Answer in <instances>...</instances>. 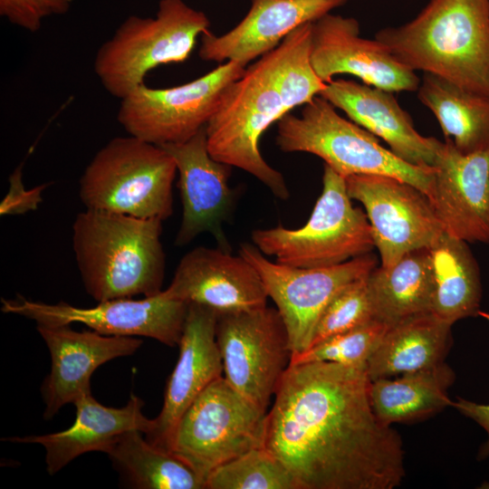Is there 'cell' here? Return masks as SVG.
Instances as JSON below:
<instances>
[{"instance_id": "obj_3", "label": "cell", "mask_w": 489, "mask_h": 489, "mask_svg": "<svg viewBox=\"0 0 489 489\" xmlns=\"http://www.w3.org/2000/svg\"><path fill=\"white\" fill-rule=\"evenodd\" d=\"M375 39L412 70L489 97V0H429L410 22Z\"/></svg>"}, {"instance_id": "obj_11", "label": "cell", "mask_w": 489, "mask_h": 489, "mask_svg": "<svg viewBox=\"0 0 489 489\" xmlns=\"http://www.w3.org/2000/svg\"><path fill=\"white\" fill-rule=\"evenodd\" d=\"M216 337L224 378L267 412L292 357L288 333L278 310L266 305L220 312Z\"/></svg>"}, {"instance_id": "obj_17", "label": "cell", "mask_w": 489, "mask_h": 489, "mask_svg": "<svg viewBox=\"0 0 489 489\" xmlns=\"http://www.w3.org/2000/svg\"><path fill=\"white\" fill-rule=\"evenodd\" d=\"M433 168L430 201L445 233L489 244V150L464 154L445 139Z\"/></svg>"}, {"instance_id": "obj_27", "label": "cell", "mask_w": 489, "mask_h": 489, "mask_svg": "<svg viewBox=\"0 0 489 489\" xmlns=\"http://www.w3.org/2000/svg\"><path fill=\"white\" fill-rule=\"evenodd\" d=\"M418 100L436 116L445 139L464 154L489 150V97L424 72Z\"/></svg>"}, {"instance_id": "obj_35", "label": "cell", "mask_w": 489, "mask_h": 489, "mask_svg": "<svg viewBox=\"0 0 489 489\" xmlns=\"http://www.w3.org/2000/svg\"><path fill=\"white\" fill-rule=\"evenodd\" d=\"M452 407L465 417L471 418L481 426L488 435L487 441L480 447L478 458L489 456V404H480L465 398H457Z\"/></svg>"}, {"instance_id": "obj_31", "label": "cell", "mask_w": 489, "mask_h": 489, "mask_svg": "<svg viewBox=\"0 0 489 489\" xmlns=\"http://www.w3.org/2000/svg\"><path fill=\"white\" fill-rule=\"evenodd\" d=\"M388 328V325L381 321H371L331 336L301 353L292 355L290 365L318 361L367 365Z\"/></svg>"}, {"instance_id": "obj_1", "label": "cell", "mask_w": 489, "mask_h": 489, "mask_svg": "<svg viewBox=\"0 0 489 489\" xmlns=\"http://www.w3.org/2000/svg\"><path fill=\"white\" fill-rule=\"evenodd\" d=\"M367 365H289L267 412L264 447L298 489H393L406 475L398 433L375 415Z\"/></svg>"}, {"instance_id": "obj_6", "label": "cell", "mask_w": 489, "mask_h": 489, "mask_svg": "<svg viewBox=\"0 0 489 489\" xmlns=\"http://www.w3.org/2000/svg\"><path fill=\"white\" fill-rule=\"evenodd\" d=\"M209 26L206 14L183 0H160L155 16L129 15L101 45L95 74L110 95L122 100L151 70L185 62Z\"/></svg>"}, {"instance_id": "obj_28", "label": "cell", "mask_w": 489, "mask_h": 489, "mask_svg": "<svg viewBox=\"0 0 489 489\" xmlns=\"http://www.w3.org/2000/svg\"><path fill=\"white\" fill-rule=\"evenodd\" d=\"M429 249L434 295L432 312L454 324L480 313V269L467 242L444 235Z\"/></svg>"}, {"instance_id": "obj_13", "label": "cell", "mask_w": 489, "mask_h": 489, "mask_svg": "<svg viewBox=\"0 0 489 489\" xmlns=\"http://www.w3.org/2000/svg\"><path fill=\"white\" fill-rule=\"evenodd\" d=\"M1 311L33 320L37 325L82 323L110 336L148 337L174 347L178 345L189 303L159 293L134 300L117 298L90 308L60 302L51 304L17 296L2 299Z\"/></svg>"}, {"instance_id": "obj_24", "label": "cell", "mask_w": 489, "mask_h": 489, "mask_svg": "<svg viewBox=\"0 0 489 489\" xmlns=\"http://www.w3.org/2000/svg\"><path fill=\"white\" fill-rule=\"evenodd\" d=\"M452 325L433 312L417 314L391 325L367 362L370 381L444 362Z\"/></svg>"}, {"instance_id": "obj_12", "label": "cell", "mask_w": 489, "mask_h": 489, "mask_svg": "<svg viewBox=\"0 0 489 489\" xmlns=\"http://www.w3.org/2000/svg\"><path fill=\"white\" fill-rule=\"evenodd\" d=\"M239 254L256 269L268 298L274 302L288 333L292 355L311 346L321 314L339 292L377 267L376 258L369 253L339 264L314 268L272 262L247 243L240 245Z\"/></svg>"}, {"instance_id": "obj_26", "label": "cell", "mask_w": 489, "mask_h": 489, "mask_svg": "<svg viewBox=\"0 0 489 489\" xmlns=\"http://www.w3.org/2000/svg\"><path fill=\"white\" fill-rule=\"evenodd\" d=\"M455 379L444 362L396 379L370 381L369 399L377 417L386 425L420 420L452 406L447 390Z\"/></svg>"}, {"instance_id": "obj_34", "label": "cell", "mask_w": 489, "mask_h": 489, "mask_svg": "<svg viewBox=\"0 0 489 489\" xmlns=\"http://www.w3.org/2000/svg\"><path fill=\"white\" fill-rule=\"evenodd\" d=\"M23 164L17 167L9 177V190L0 205L1 216L23 215L35 210L43 201L42 193L46 185L26 189L22 179Z\"/></svg>"}, {"instance_id": "obj_14", "label": "cell", "mask_w": 489, "mask_h": 489, "mask_svg": "<svg viewBox=\"0 0 489 489\" xmlns=\"http://www.w3.org/2000/svg\"><path fill=\"white\" fill-rule=\"evenodd\" d=\"M345 181L350 197L365 208L380 266L390 267L408 252L429 248L444 235L431 201L410 183L380 175H353Z\"/></svg>"}, {"instance_id": "obj_2", "label": "cell", "mask_w": 489, "mask_h": 489, "mask_svg": "<svg viewBox=\"0 0 489 489\" xmlns=\"http://www.w3.org/2000/svg\"><path fill=\"white\" fill-rule=\"evenodd\" d=\"M312 32V23L299 26L246 68L226 88L206 125L214 159L251 174L283 200L290 196L286 182L263 158L259 143L273 123L310 102L327 85L311 63Z\"/></svg>"}, {"instance_id": "obj_5", "label": "cell", "mask_w": 489, "mask_h": 489, "mask_svg": "<svg viewBox=\"0 0 489 489\" xmlns=\"http://www.w3.org/2000/svg\"><path fill=\"white\" fill-rule=\"evenodd\" d=\"M276 145L284 152L318 156L335 172L380 175L410 183L429 200L434 189V168L415 166L379 143V138L351 120L318 95L304 104L300 116L285 114L277 121Z\"/></svg>"}, {"instance_id": "obj_25", "label": "cell", "mask_w": 489, "mask_h": 489, "mask_svg": "<svg viewBox=\"0 0 489 489\" xmlns=\"http://www.w3.org/2000/svg\"><path fill=\"white\" fill-rule=\"evenodd\" d=\"M374 319L389 327L406 318L432 312L434 279L428 248L404 254L392 266L375 267L367 276Z\"/></svg>"}, {"instance_id": "obj_4", "label": "cell", "mask_w": 489, "mask_h": 489, "mask_svg": "<svg viewBox=\"0 0 489 489\" xmlns=\"http://www.w3.org/2000/svg\"><path fill=\"white\" fill-rule=\"evenodd\" d=\"M162 220L85 209L72 224V249L85 291L96 302L162 291Z\"/></svg>"}, {"instance_id": "obj_7", "label": "cell", "mask_w": 489, "mask_h": 489, "mask_svg": "<svg viewBox=\"0 0 489 489\" xmlns=\"http://www.w3.org/2000/svg\"><path fill=\"white\" fill-rule=\"evenodd\" d=\"M177 172L174 158L163 148L131 135L117 137L85 168L80 198L87 209L164 221L173 213Z\"/></svg>"}, {"instance_id": "obj_16", "label": "cell", "mask_w": 489, "mask_h": 489, "mask_svg": "<svg viewBox=\"0 0 489 489\" xmlns=\"http://www.w3.org/2000/svg\"><path fill=\"white\" fill-rule=\"evenodd\" d=\"M159 147L172 156L178 173L183 214L175 244L187 245L198 235L210 233L217 247L231 252L223 225L236 201V192L228 184L232 167L209 154L206 127L185 142Z\"/></svg>"}, {"instance_id": "obj_19", "label": "cell", "mask_w": 489, "mask_h": 489, "mask_svg": "<svg viewBox=\"0 0 489 489\" xmlns=\"http://www.w3.org/2000/svg\"><path fill=\"white\" fill-rule=\"evenodd\" d=\"M37 331L52 360L51 371L41 388L45 419L91 393V378L101 365L132 355L142 344L136 337L104 335L93 330L76 331L70 325H37Z\"/></svg>"}, {"instance_id": "obj_29", "label": "cell", "mask_w": 489, "mask_h": 489, "mask_svg": "<svg viewBox=\"0 0 489 489\" xmlns=\"http://www.w3.org/2000/svg\"><path fill=\"white\" fill-rule=\"evenodd\" d=\"M139 430L120 435L105 451L134 488L205 489L204 481L171 452L144 439Z\"/></svg>"}, {"instance_id": "obj_10", "label": "cell", "mask_w": 489, "mask_h": 489, "mask_svg": "<svg viewBox=\"0 0 489 489\" xmlns=\"http://www.w3.org/2000/svg\"><path fill=\"white\" fill-rule=\"evenodd\" d=\"M235 61L171 88L145 83L120 100L117 120L129 135L158 146L185 142L206 127L226 88L244 72Z\"/></svg>"}, {"instance_id": "obj_8", "label": "cell", "mask_w": 489, "mask_h": 489, "mask_svg": "<svg viewBox=\"0 0 489 489\" xmlns=\"http://www.w3.org/2000/svg\"><path fill=\"white\" fill-rule=\"evenodd\" d=\"M253 244L275 262L299 268L326 267L369 254L374 247L367 215L351 203L345 177L324 164L322 191L304 225L254 229Z\"/></svg>"}, {"instance_id": "obj_20", "label": "cell", "mask_w": 489, "mask_h": 489, "mask_svg": "<svg viewBox=\"0 0 489 489\" xmlns=\"http://www.w3.org/2000/svg\"><path fill=\"white\" fill-rule=\"evenodd\" d=\"M218 312L207 306L189 303L178 343L179 355L169 376L162 409L154 418L146 439L168 450L172 433L180 417L197 397L224 373L216 337Z\"/></svg>"}, {"instance_id": "obj_18", "label": "cell", "mask_w": 489, "mask_h": 489, "mask_svg": "<svg viewBox=\"0 0 489 489\" xmlns=\"http://www.w3.org/2000/svg\"><path fill=\"white\" fill-rule=\"evenodd\" d=\"M164 292L220 312L266 306L268 295L256 269L240 254L196 247L179 261Z\"/></svg>"}, {"instance_id": "obj_21", "label": "cell", "mask_w": 489, "mask_h": 489, "mask_svg": "<svg viewBox=\"0 0 489 489\" xmlns=\"http://www.w3.org/2000/svg\"><path fill=\"white\" fill-rule=\"evenodd\" d=\"M348 0H252L245 16L222 35H201L199 57L207 62H249L275 49L299 26L313 23Z\"/></svg>"}, {"instance_id": "obj_33", "label": "cell", "mask_w": 489, "mask_h": 489, "mask_svg": "<svg viewBox=\"0 0 489 489\" xmlns=\"http://www.w3.org/2000/svg\"><path fill=\"white\" fill-rule=\"evenodd\" d=\"M74 0H0V14L11 24L31 33L37 32L43 19L66 14Z\"/></svg>"}, {"instance_id": "obj_22", "label": "cell", "mask_w": 489, "mask_h": 489, "mask_svg": "<svg viewBox=\"0 0 489 489\" xmlns=\"http://www.w3.org/2000/svg\"><path fill=\"white\" fill-rule=\"evenodd\" d=\"M320 96L343 110L351 121L382 139L401 159L415 166L434 167L442 142L419 134L392 92L336 79L327 83Z\"/></svg>"}, {"instance_id": "obj_32", "label": "cell", "mask_w": 489, "mask_h": 489, "mask_svg": "<svg viewBox=\"0 0 489 489\" xmlns=\"http://www.w3.org/2000/svg\"><path fill=\"white\" fill-rule=\"evenodd\" d=\"M367 276L350 283L331 300L317 323L311 346L375 320Z\"/></svg>"}, {"instance_id": "obj_15", "label": "cell", "mask_w": 489, "mask_h": 489, "mask_svg": "<svg viewBox=\"0 0 489 489\" xmlns=\"http://www.w3.org/2000/svg\"><path fill=\"white\" fill-rule=\"evenodd\" d=\"M311 63L329 83L338 74H350L363 83L390 92L416 91L420 79L377 39L360 36L353 17L331 13L312 23Z\"/></svg>"}, {"instance_id": "obj_23", "label": "cell", "mask_w": 489, "mask_h": 489, "mask_svg": "<svg viewBox=\"0 0 489 489\" xmlns=\"http://www.w3.org/2000/svg\"><path fill=\"white\" fill-rule=\"evenodd\" d=\"M73 404L76 417L67 429L40 436L5 437L3 440L43 446L47 472L55 475L82 454L92 451L104 453L123 433L139 430L146 435L154 425V420L142 412V399L134 394L122 408L104 406L91 393L82 396Z\"/></svg>"}, {"instance_id": "obj_9", "label": "cell", "mask_w": 489, "mask_h": 489, "mask_svg": "<svg viewBox=\"0 0 489 489\" xmlns=\"http://www.w3.org/2000/svg\"><path fill=\"white\" fill-rule=\"evenodd\" d=\"M267 412L222 376L210 383L177 422L168 451L206 481L218 466L264 446Z\"/></svg>"}, {"instance_id": "obj_36", "label": "cell", "mask_w": 489, "mask_h": 489, "mask_svg": "<svg viewBox=\"0 0 489 489\" xmlns=\"http://www.w3.org/2000/svg\"><path fill=\"white\" fill-rule=\"evenodd\" d=\"M488 487H489V486H486V487H484V488H488Z\"/></svg>"}, {"instance_id": "obj_30", "label": "cell", "mask_w": 489, "mask_h": 489, "mask_svg": "<svg viewBox=\"0 0 489 489\" xmlns=\"http://www.w3.org/2000/svg\"><path fill=\"white\" fill-rule=\"evenodd\" d=\"M205 489H298L284 465L264 446L216 468Z\"/></svg>"}]
</instances>
